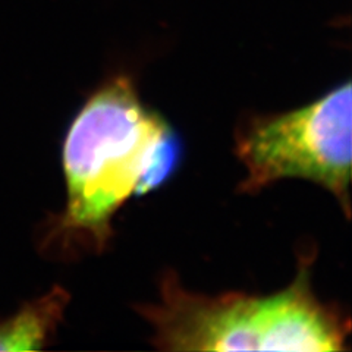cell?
I'll return each instance as SVG.
<instances>
[{
    "label": "cell",
    "mask_w": 352,
    "mask_h": 352,
    "mask_svg": "<svg viewBox=\"0 0 352 352\" xmlns=\"http://www.w3.org/2000/svg\"><path fill=\"white\" fill-rule=\"evenodd\" d=\"M178 156L172 129L141 102L131 78L118 75L98 87L65 137L66 203L43 225L44 256L102 254L113 236L115 213L131 195L163 184Z\"/></svg>",
    "instance_id": "6da1fadb"
},
{
    "label": "cell",
    "mask_w": 352,
    "mask_h": 352,
    "mask_svg": "<svg viewBox=\"0 0 352 352\" xmlns=\"http://www.w3.org/2000/svg\"><path fill=\"white\" fill-rule=\"evenodd\" d=\"M311 261L302 257L294 282L270 296L195 294L169 270L160 280V301L138 305L137 311L154 329L153 345L164 351L346 349L349 318L317 300Z\"/></svg>",
    "instance_id": "7a4b0ae2"
},
{
    "label": "cell",
    "mask_w": 352,
    "mask_h": 352,
    "mask_svg": "<svg viewBox=\"0 0 352 352\" xmlns=\"http://www.w3.org/2000/svg\"><path fill=\"white\" fill-rule=\"evenodd\" d=\"M351 81L291 112L254 115L235 131V153L247 169L239 192L256 194L286 178L316 182L351 214Z\"/></svg>",
    "instance_id": "3957f363"
},
{
    "label": "cell",
    "mask_w": 352,
    "mask_h": 352,
    "mask_svg": "<svg viewBox=\"0 0 352 352\" xmlns=\"http://www.w3.org/2000/svg\"><path fill=\"white\" fill-rule=\"evenodd\" d=\"M71 294L54 285L53 288L22 305L12 317L0 322V351H41L62 322Z\"/></svg>",
    "instance_id": "277c9868"
}]
</instances>
